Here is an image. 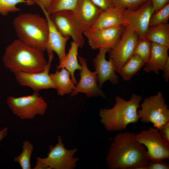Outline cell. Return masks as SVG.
Returning a JSON list of instances; mask_svg holds the SVG:
<instances>
[{"label": "cell", "mask_w": 169, "mask_h": 169, "mask_svg": "<svg viewBox=\"0 0 169 169\" xmlns=\"http://www.w3.org/2000/svg\"><path fill=\"white\" fill-rule=\"evenodd\" d=\"M135 135L126 131L115 136L106 157L110 169H142L149 161L146 147L136 140Z\"/></svg>", "instance_id": "1"}, {"label": "cell", "mask_w": 169, "mask_h": 169, "mask_svg": "<svg viewBox=\"0 0 169 169\" xmlns=\"http://www.w3.org/2000/svg\"><path fill=\"white\" fill-rule=\"evenodd\" d=\"M3 61L5 67L13 73L40 72L48 63L43 52L18 39L14 40L6 47Z\"/></svg>", "instance_id": "2"}, {"label": "cell", "mask_w": 169, "mask_h": 169, "mask_svg": "<svg viewBox=\"0 0 169 169\" xmlns=\"http://www.w3.org/2000/svg\"><path fill=\"white\" fill-rule=\"evenodd\" d=\"M141 100L142 97L136 94H132L128 100L116 96L113 107L100 110L101 123L109 131H122L130 124L136 123L139 120L137 111Z\"/></svg>", "instance_id": "3"}, {"label": "cell", "mask_w": 169, "mask_h": 169, "mask_svg": "<svg viewBox=\"0 0 169 169\" xmlns=\"http://www.w3.org/2000/svg\"><path fill=\"white\" fill-rule=\"evenodd\" d=\"M13 25L19 39L43 52L46 51L49 29L45 18L38 14L22 13L14 18Z\"/></svg>", "instance_id": "4"}, {"label": "cell", "mask_w": 169, "mask_h": 169, "mask_svg": "<svg viewBox=\"0 0 169 169\" xmlns=\"http://www.w3.org/2000/svg\"><path fill=\"white\" fill-rule=\"evenodd\" d=\"M140 107L141 109L138 110L137 114L141 122L151 123L158 129L169 122L168 106L161 92L144 99Z\"/></svg>", "instance_id": "5"}, {"label": "cell", "mask_w": 169, "mask_h": 169, "mask_svg": "<svg viewBox=\"0 0 169 169\" xmlns=\"http://www.w3.org/2000/svg\"><path fill=\"white\" fill-rule=\"evenodd\" d=\"M7 103L12 112L22 120L32 119L37 115H43L48 106L43 97L37 92L27 96H9Z\"/></svg>", "instance_id": "6"}, {"label": "cell", "mask_w": 169, "mask_h": 169, "mask_svg": "<svg viewBox=\"0 0 169 169\" xmlns=\"http://www.w3.org/2000/svg\"><path fill=\"white\" fill-rule=\"evenodd\" d=\"M77 151V148L67 149L61 136H59L55 146H49L47 156L44 158L37 157L36 160L48 169H74L79 160L74 156Z\"/></svg>", "instance_id": "7"}, {"label": "cell", "mask_w": 169, "mask_h": 169, "mask_svg": "<svg viewBox=\"0 0 169 169\" xmlns=\"http://www.w3.org/2000/svg\"><path fill=\"white\" fill-rule=\"evenodd\" d=\"M136 140L146 148L149 160L162 161L169 158V142L160 135L158 130L151 127L136 134Z\"/></svg>", "instance_id": "8"}, {"label": "cell", "mask_w": 169, "mask_h": 169, "mask_svg": "<svg viewBox=\"0 0 169 169\" xmlns=\"http://www.w3.org/2000/svg\"><path fill=\"white\" fill-rule=\"evenodd\" d=\"M154 12L151 0L134 9H125L122 15L123 25L135 31L139 39L146 38L151 18Z\"/></svg>", "instance_id": "9"}, {"label": "cell", "mask_w": 169, "mask_h": 169, "mask_svg": "<svg viewBox=\"0 0 169 169\" xmlns=\"http://www.w3.org/2000/svg\"><path fill=\"white\" fill-rule=\"evenodd\" d=\"M139 37L136 33L128 27H124L122 34L116 46L109 50V59L112 60L116 73L133 55Z\"/></svg>", "instance_id": "10"}, {"label": "cell", "mask_w": 169, "mask_h": 169, "mask_svg": "<svg viewBox=\"0 0 169 169\" xmlns=\"http://www.w3.org/2000/svg\"><path fill=\"white\" fill-rule=\"evenodd\" d=\"M48 63L43 70L35 73L18 72L14 73L16 81L20 85L30 87L34 92H37L43 90L55 89L49 73L54 58L53 53L48 54Z\"/></svg>", "instance_id": "11"}, {"label": "cell", "mask_w": 169, "mask_h": 169, "mask_svg": "<svg viewBox=\"0 0 169 169\" xmlns=\"http://www.w3.org/2000/svg\"><path fill=\"white\" fill-rule=\"evenodd\" d=\"M124 29L123 26L84 31V35L93 49H113L120 40Z\"/></svg>", "instance_id": "12"}, {"label": "cell", "mask_w": 169, "mask_h": 169, "mask_svg": "<svg viewBox=\"0 0 169 169\" xmlns=\"http://www.w3.org/2000/svg\"><path fill=\"white\" fill-rule=\"evenodd\" d=\"M78 58L81 66L79 73L80 79L70 94L71 96L73 97L81 93L85 94L88 97L97 96L105 97V94L99 86L95 71L92 72L89 69L84 58L78 56Z\"/></svg>", "instance_id": "13"}, {"label": "cell", "mask_w": 169, "mask_h": 169, "mask_svg": "<svg viewBox=\"0 0 169 169\" xmlns=\"http://www.w3.org/2000/svg\"><path fill=\"white\" fill-rule=\"evenodd\" d=\"M49 16L58 30L63 36L71 38L79 47L83 46L85 42L83 32L75 22L71 11H59Z\"/></svg>", "instance_id": "14"}, {"label": "cell", "mask_w": 169, "mask_h": 169, "mask_svg": "<svg viewBox=\"0 0 169 169\" xmlns=\"http://www.w3.org/2000/svg\"><path fill=\"white\" fill-rule=\"evenodd\" d=\"M102 11L91 0H79L71 12L75 22L84 33L91 28Z\"/></svg>", "instance_id": "15"}, {"label": "cell", "mask_w": 169, "mask_h": 169, "mask_svg": "<svg viewBox=\"0 0 169 169\" xmlns=\"http://www.w3.org/2000/svg\"><path fill=\"white\" fill-rule=\"evenodd\" d=\"M99 50V52L93 60L99 86L101 88L107 80L113 84H117L119 82V79L116 74L114 64L111 59L107 60L106 59V53L109 50L102 48Z\"/></svg>", "instance_id": "16"}, {"label": "cell", "mask_w": 169, "mask_h": 169, "mask_svg": "<svg viewBox=\"0 0 169 169\" xmlns=\"http://www.w3.org/2000/svg\"><path fill=\"white\" fill-rule=\"evenodd\" d=\"M41 9L47 20L48 25V37L46 51L48 54L55 53L60 63L66 55V45L70 37L63 36L55 26L47 10L44 8Z\"/></svg>", "instance_id": "17"}, {"label": "cell", "mask_w": 169, "mask_h": 169, "mask_svg": "<svg viewBox=\"0 0 169 169\" xmlns=\"http://www.w3.org/2000/svg\"><path fill=\"white\" fill-rule=\"evenodd\" d=\"M168 49L164 45L151 43L150 57L145 64L144 71L147 73L153 72L158 74L160 70L162 71L169 59Z\"/></svg>", "instance_id": "18"}, {"label": "cell", "mask_w": 169, "mask_h": 169, "mask_svg": "<svg viewBox=\"0 0 169 169\" xmlns=\"http://www.w3.org/2000/svg\"><path fill=\"white\" fill-rule=\"evenodd\" d=\"M125 9L113 6L102 11L89 30L123 26L122 15Z\"/></svg>", "instance_id": "19"}, {"label": "cell", "mask_w": 169, "mask_h": 169, "mask_svg": "<svg viewBox=\"0 0 169 169\" xmlns=\"http://www.w3.org/2000/svg\"><path fill=\"white\" fill-rule=\"evenodd\" d=\"M79 48V46L77 44L72 41L68 53L57 66L58 70L65 68L70 73L71 79L75 85L77 82L75 78L74 73L76 70H80L81 69V65L78 58Z\"/></svg>", "instance_id": "20"}, {"label": "cell", "mask_w": 169, "mask_h": 169, "mask_svg": "<svg viewBox=\"0 0 169 169\" xmlns=\"http://www.w3.org/2000/svg\"><path fill=\"white\" fill-rule=\"evenodd\" d=\"M58 70L50 75L55 86L57 94L60 96L71 94L75 84L72 80L70 73L65 68Z\"/></svg>", "instance_id": "21"}, {"label": "cell", "mask_w": 169, "mask_h": 169, "mask_svg": "<svg viewBox=\"0 0 169 169\" xmlns=\"http://www.w3.org/2000/svg\"><path fill=\"white\" fill-rule=\"evenodd\" d=\"M151 43L164 45L169 48V24H160L149 27L146 35Z\"/></svg>", "instance_id": "22"}, {"label": "cell", "mask_w": 169, "mask_h": 169, "mask_svg": "<svg viewBox=\"0 0 169 169\" xmlns=\"http://www.w3.org/2000/svg\"><path fill=\"white\" fill-rule=\"evenodd\" d=\"M145 64L139 57L133 55L121 67L118 73L123 80L129 81Z\"/></svg>", "instance_id": "23"}, {"label": "cell", "mask_w": 169, "mask_h": 169, "mask_svg": "<svg viewBox=\"0 0 169 169\" xmlns=\"http://www.w3.org/2000/svg\"><path fill=\"white\" fill-rule=\"evenodd\" d=\"M23 150L21 154L15 157L14 160L18 162L22 169H30V158L33 150V145L28 141H24L22 146Z\"/></svg>", "instance_id": "24"}, {"label": "cell", "mask_w": 169, "mask_h": 169, "mask_svg": "<svg viewBox=\"0 0 169 169\" xmlns=\"http://www.w3.org/2000/svg\"><path fill=\"white\" fill-rule=\"evenodd\" d=\"M20 3L29 5L34 4L32 0H0V14L4 16L10 13L20 11L21 9L17 7Z\"/></svg>", "instance_id": "25"}, {"label": "cell", "mask_w": 169, "mask_h": 169, "mask_svg": "<svg viewBox=\"0 0 169 169\" xmlns=\"http://www.w3.org/2000/svg\"><path fill=\"white\" fill-rule=\"evenodd\" d=\"M79 0H53L47 11L49 14L62 11H72Z\"/></svg>", "instance_id": "26"}, {"label": "cell", "mask_w": 169, "mask_h": 169, "mask_svg": "<svg viewBox=\"0 0 169 169\" xmlns=\"http://www.w3.org/2000/svg\"><path fill=\"white\" fill-rule=\"evenodd\" d=\"M151 43L146 38L139 39L135 47L133 55L139 57L145 62L150 57Z\"/></svg>", "instance_id": "27"}, {"label": "cell", "mask_w": 169, "mask_h": 169, "mask_svg": "<svg viewBox=\"0 0 169 169\" xmlns=\"http://www.w3.org/2000/svg\"><path fill=\"white\" fill-rule=\"evenodd\" d=\"M169 18V3H168L152 14L150 21L149 27L168 23Z\"/></svg>", "instance_id": "28"}, {"label": "cell", "mask_w": 169, "mask_h": 169, "mask_svg": "<svg viewBox=\"0 0 169 169\" xmlns=\"http://www.w3.org/2000/svg\"><path fill=\"white\" fill-rule=\"evenodd\" d=\"M148 0H111L113 6L126 9L136 8Z\"/></svg>", "instance_id": "29"}, {"label": "cell", "mask_w": 169, "mask_h": 169, "mask_svg": "<svg viewBox=\"0 0 169 169\" xmlns=\"http://www.w3.org/2000/svg\"><path fill=\"white\" fill-rule=\"evenodd\" d=\"M169 165L164 160L152 161L149 160L142 169H169Z\"/></svg>", "instance_id": "30"}, {"label": "cell", "mask_w": 169, "mask_h": 169, "mask_svg": "<svg viewBox=\"0 0 169 169\" xmlns=\"http://www.w3.org/2000/svg\"><path fill=\"white\" fill-rule=\"evenodd\" d=\"M102 11L113 6L111 0H91Z\"/></svg>", "instance_id": "31"}, {"label": "cell", "mask_w": 169, "mask_h": 169, "mask_svg": "<svg viewBox=\"0 0 169 169\" xmlns=\"http://www.w3.org/2000/svg\"><path fill=\"white\" fill-rule=\"evenodd\" d=\"M158 130L161 136L169 142V122L161 126Z\"/></svg>", "instance_id": "32"}, {"label": "cell", "mask_w": 169, "mask_h": 169, "mask_svg": "<svg viewBox=\"0 0 169 169\" xmlns=\"http://www.w3.org/2000/svg\"><path fill=\"white\" fill-rule=\"evenodd\" d=\"M154 12L162 8L167 3L169 0H151Z\"/></svg>", "instance_id": "33"}, {"label": "cell", "mask_w": 169, "mask_h": 169, "mask_svg": "<svg viewBox=\"0 0 169 169\" xmlns=\"http://www.w3.org/2000/svg\"><path fill=\"white\" fill-rule=\"evenodd\" d=\"M34 4H38L41 9L44 8L47 11L49 8L53 0H32Z\"/></svg>", "instance_id": "34"}, {"label": "cell", "mask_w": 169, "mask_h": 169, "mask_svg": "<svg viewBox=\"0 0 169 169\" xmlns=\"http://www.w3.org/2000/svg\"><path fill=\"white\" fill-rule=\"evenodd\" d=\"M162 71L164 72L163 76L166 82H167L169 79V59L166 63Z\"/></svg>", "instance_id": "35"}, {"label": "cell", "mask_w": 169, "mask_h": 169, "mask_svg": "<svg viewBox=\"0 0 169 169\" xmlns=\"http://www.w3.org/2000/svg\"><path fill=\"white\" fill-rule=\"evenodd\" d=\"M8 129L5 127L0 130V142L7 135Z\"/></svg>", "instance_id": "36"}]
</instances>
